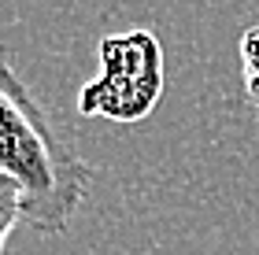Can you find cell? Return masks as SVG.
I'll return each instance as SVG.
<instances>
[{
	"label": "cell",
	"instance_id": "6da1fadb",
	"mask_svg": "<svg viewBox=\"0 0 259 255\" xmlns=\"http://www.w3.org/2000/svg\"><path fill=\"white\" fill-rule=\"evenodd\" d=\"M0 174L22 189V226L63 237L89 192L93 167L52 126L45 104L0 48Z\"/></svg>",
	"mask_w": 259,
	"mask_h": 255
},
{
	"label": "cell",
	"instance_id": "7a4b0ae2",
	"mask_svg": "<svg viewBox=\"0 0 259 255\" xmlns=\"http://www.w3.org/2000/svg\"><path fill=\"white\" fill-rule=\"evenodd\" d=\"M167 85L163 48L152 30H119L100 41V74L81 85L78 115L108 122H145Z\"/></svg>",
	"mask_w": 259,
	"mask_h": 255
},
{
	"label": "cell",
	"instance_id": "3957f363",
	"mask_svg": "<svg viewBox=\"0 0 259 255\" xmlns=\"http://www.w3.org/2000/svg\"><path fill=\"white\" fill-rule=\"evenodd\" d=\"M241 82L252 111L259 115V26L241 33Z\"/></svg>",
	"mask_w": 259,
	"mask_h": 255
},
{
	"label": "cell",
	"instance_id": "277c9868",
	"mask_svg": "<svg viewBox=\"0 0 259 255\" xmlns=\"http://www.w3.org/2000/svg\"><path fill=\"white\" fill-rule=\"evenodd\" d=\"M22 226V189L0 174V255L8 251V237Z\"/></svg>",
	"mask_w": 259,
	"mask_h": 255
}]
</instances>
